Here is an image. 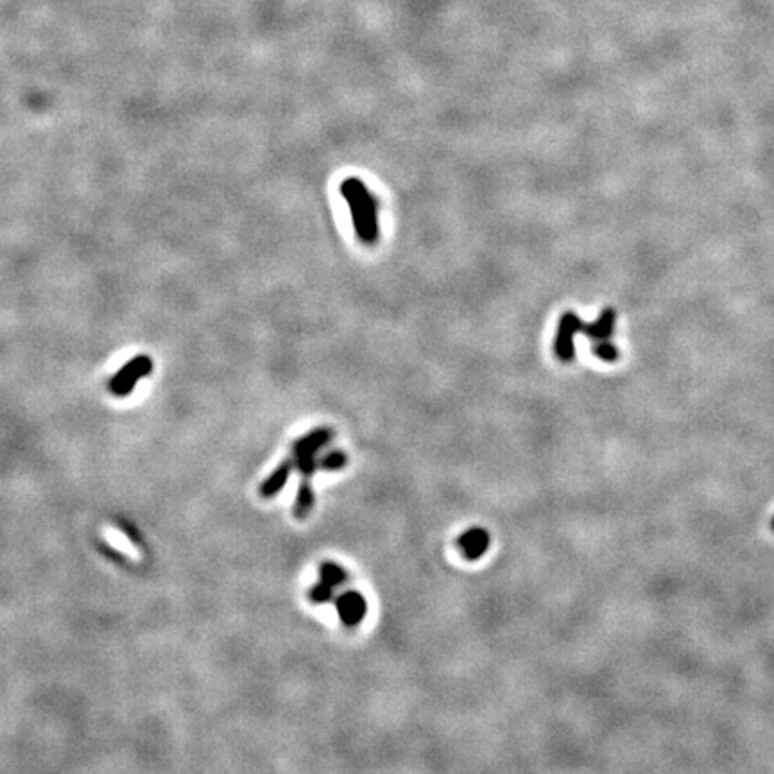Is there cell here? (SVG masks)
<instances>
[{"label": "cell", "mask_w": 774, "mask_h": 774, "mask_svg": "<svg viewBox=\"0 0 774 774\" xmlns=\"http://www.w3.org/2000/svg\"><path fill=\"white\" fill-rule=\"evenodd\" d=\"M341 196L350 206L351 222L358 241L373 246L379 241V203L367 190L366 183L358 178H346L339 187Z\"/></svg>", "instance_id": "6da1fadb"}, {"label": "cell", "mask_w": 774, "mask_h": 774, "mask_svg": "<svg viewBox=\"0 0 774 774\" xmlns=\"http://www.w3.org/2000/svg\"><path fill=\"white\" fill-rule=\"evenodd\" d=\"M153 370V361L149 355H137L131 358L124 367L119 370V373L109 380V393L115 396H128L133 393L135 386L140 379L147 377Z\"/></svg>", "instance_id": "7a4b0ae2"}, {"label": "cell", "mask_w": 774, "mask_h": 774, "mask_svg": "<svg viewBox=\"0 0 774 774\" xmlns=\"http://www.w3.org/2000/svg\"><path fill=\"white\" fill-rule=\"evenodd\" d=\"M583 328V321L579 319V316L572 310H566L561 316L558 323V332L554 337V354L561 363L568 364L574 361L575 357V344L574 339L577 333H581Z\"/></svg>", "instance_id": "3957f363"}, {"label": "cell", "mask_w": 774, "mask_h": 774, "mask_svg": "<svg viewBox=\"0 0 774 774\" xmlns=\"http://www.w3.org/2000/svg\"><path fill=\"white\" fill-rule=\"evenodd\" d=\"M335 608H337L339 619L348 628H355L364 621L367 612V604L363 593L358 591H344L342 595L335 599Z\"/></svg>", "instance_id": "277c9868"}, {"label": "cell", "mask_w": 774, "mask_h": 774, "mask_svg": "<svg viewBox=\"0 0 774 774\" xmlns=\"http://www.w3.org/2000/svg\"><path fill=\"white\" fill-rule=\"evenodd\" d=\"M333 439V430L328 427H319V429L310 430L303 437L296 439L292 446V457H317V452L325 448Z\"/></svg>", "instance_id": "5b68a950"}, {"label": "cell", "mask_w": 774, "mask_h": 774, "mask_svg": "<svg viewBox=\"0 0 774 774\" xmlns=\"http://www.w3.org/2000/svg\"><path fill=\"white\" fill-rule=\"evenodd\" d=\"M490 543H492V538L480 527L468 529L466 533H462L457 538L459 549L468 561H477L483 558L490 549Z\"/></svg>", "instance_id": "8992f818"}, {"label": "cell", "mask_w": 774, "mask_h": 774, "mask_svg": "<svg viewBox=\"0 0 774 774\" xmlns=\"http://www.w3.org/2000/svg\"><path fill=\"white\" fill-rule=\"evenodd\" d=\"M294 468H296L294 457L285 459L283 462H280L278 466H276V470H273V473H271L269 477L264 480L262 486H260V495H262V499H273V496L278 495V493L283 490V486L287 484L289 477H291Z\"/></svg>", "instance_id": "52a82bcc"}, {"label": "cell", "mask_w": 774, "mask_h": 774, "mask_svg": "<svg viewBox=\"0 0 774 774\" xmlns=\"http://www.w3.org/2000/svg\"><path fill=\"white\" fill-rule=\"evenodd\" d=\"M615 319L616 314L613 308H604L602 312L599 314L597 321L588 323L581 328V333H584L586 337H590L591 341H608L612 337L613 328H615Z\"/></svg>", "instance_id": "ba28073f"}, {"label": "cell", "mask_w": 774, "mask_h": 774, "mask_svg": "<svg viewBox=\"0 0 774 774\" xmlns=\"http://www.w3.org/2000/svg\"><path fill=\"white\" fill-rule=\"evenodd\" d=\"M314 508V492L310 486V479L303 477L298 487V495L294 502V516L298 520H305Z\"/></svg>", "instance_id": "9c48e42d"}, {"label": "cell", "mask_w": 774, "mask_h": 774, "mask_svg": "<svg viewBox=\"0 0 774 774\" xmlns=\"http://www.w3.org/2000/svg\"><path fill=\"white\" fill-rule=\"evenodd\" d=\"M319 574H321V581H325L326 584H330V586L333 588L348 581V574H346L344 568H341L337 563H330V561L323 563L319 568Z\"/></svg>", "instance_id": "30bf717a"}, {"label": "cell", "mask_w": 774, "mask_h": 774, "mask_svg": "<svg viewBox=\"0 0 774 774\" xmlns=\"http://www.w3.org/2000/svg\"><path fill=\"white\" fill-rule=\"evenodd\" d=\"M346 464H348V455L344 452H341V450H332V452H328V454H325L319 459V468H323L326 471L341 470Z\"/></svg>", "instance_id": "8fae6325"}, {"label": "cell", "mask_w": 774, "mask_h": 774, "mask_svg": "<svg viewBox=\"0 0 774 774\" xmlns=\"http://www.w3.org/2000/svg\"><path fill=\"white\" fill-rule=\"evenodd\" d=\"M591 351H593V355L595 357H599L600 361H604V363H615L616 358H619V348H616L615 344H612L608 341H593V344H591Z\"/></svg>", "instance_id": "7c38bea8"}, {"label": "cell", "mask_w": 774, "mask_h": 774, "mask_svg": "<svg viewBox=\"0 0 774 774\" xmlns=\"http://www.w3.org/2000/svg\"><path fill=\"white\" fill-rule=\"evenodd\" d=\"M308 597H310V600H312L314 604L330 602V600L333 599V586L326 584L325 581H321V583L314 584V586L310 588V591H308Z\"/></svg>", "instance_id": "4fadbf2b"}, {"label": "cell", "mask_w": 774, "mask_h": 774, "mask_svg": "<svg viewBox=\"0 0 774 774\" xmlns=\"http://www.w3.org/2000/svg\"><path fill=\"white\" fill-rule=\"evenodd\" d=\"M294 462H296V468L300 470V473L303 475V477H312L314 473H316V470L319 468V461H317V457H294Z\"/></svg>", "instance_id": "5bb4252c"}, {"label": "cell", "mask_w": 774, "mask_h": 774, "mask_svg": "<svg viewBox=\"0 0 774 774\" xmlns=\"http://www.w3.org/2000/svg\"><path fill=\"white\" fill-rule=\"evenodd\" d=\"M771 527H773V531H774V520H773V524H771Z\"/></svg>", "instance_id": "9a60e30c"}]
</instances>
